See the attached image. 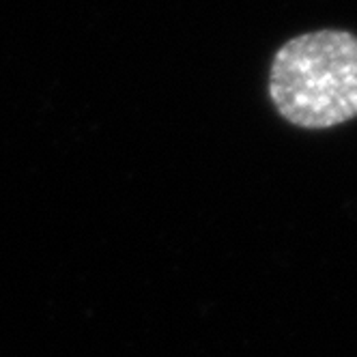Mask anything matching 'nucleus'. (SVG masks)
I'll use <instances>...</instances> for the list:
<instances>
[{"label": "nucleus", "mask_w": 357, "mask_h": 357, "mask_svg": "<svg viewBox=\"0 0 357 357\" xmlns=\"http://www.w3.org/2000/svg\"><path fill=\"white\" fill-rule=\"evenodd\" d=\"M269 99L299 130H331L357 119V35L340 29L301 33L269 65Z\"/></svg>", "instance_id": "obj_1"}]
</instances>
